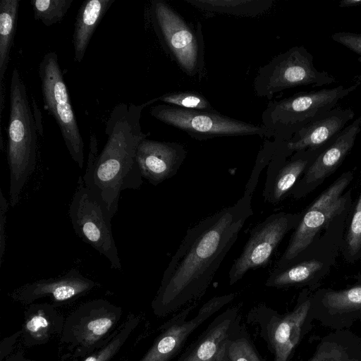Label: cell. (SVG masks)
<instances>
[{
	"instance_id": "cell-26",
	"label": "cell",
	"mask_w": 361,
	"mask_h": 361,
	"mask_svg": "<svg viewBox=\"0 0 361 361\" xmlns=\"http://www.w3.org/2000/svg\"><path fill=\"white\" fill-rule=\"evenodd\" d=\"M73 0H31L34 18L49 27L64 18Z\"/></svg>"
},
{
	"instance_id": "cell-19",
	"label": "cell",
	"mask_w": 361,
	"mask_h": 361,
	"mask_svg": "<svg viewBox=\"0 0 361 361\" xmlns=\"http://www.w3.org/2000/svg\"><path fill=\"white\" fill-rule=\"evenodd\" d=\"M312 298L304 295L294 310L278 321L272 329L271 340L275 361H287L299 343L307 322H311Z\"/></svg>"
},
{
	"instance_id": "cell-30",
	"label": "cell",
	"mask_w": 361,
	"mask_h": 361,
	"mask_svg": "<svg viewBox=\"0 0 361 361\" xmlns=\"http://www.w3.org/2000/svg\"><path fill=\"white\" fill-rule=\"evenodd\" d=\"M114 320L109 316H100L89 321L82 330V338L92 344L102 338L112 326Z\"/></svg>"
},
{
	"instance_id": "cell-21",
	"label": "cell",
	"mask_w": 361,
	"mask_h": 361,
	"mask_svg": "<svg viewBox=\"0 0 361 361\" xmlns=\"http://www.w3.org/2000/svg\"><path fill=\"white\" fill-rule=\"evenodd\" d=\"M308 361H361V337L336 329L321 339Z\"/></svg>"
},
{
	"instance_id": "cell-18",
	"label": "cell",
	"mask_w": 361,
	"mask_h": 361,
	"mask_svg": "<svg viewBox=\"0 0 361 361\" xmlns=\"http://www.w3.org/2000/svg\"><path fill=\"white\" fill-rule=\"evenodd\" d=\"M234 297L235 294L231 293L209 300L201 307L195 318L166 330L140 361H166L192 331Z\"/></svg>"
},
{
	"instance_id": "cell-4",
	"label": "cell",
	"mask_w": 361,
	"mask_h": 361,
	"mask_svg": "<svg viewBox=\"0 0 361 361\" xmlns=\"http://www.w3.org/2000/svg\"><path fill=\"white\" fill-rule=\"evenodd\" d=\"M149 16L162 47L179 68L190 78L205 74V45L202 24L188 23L163 0H152Z\"/></svg>"
},
{
	"instance_id": "cell-37",
	"label": "cell",
	"mask_w": 361,
	"mask_h": 361,
	"mask_svg": "<svg viewBox=\"0 0 361 361\" xmlns=\"http://www.w3.org/2000/svg\"><path fill=\"white\" fill-rule=\"evenodd\" d=\"M358 319L361 320V310L359 312Z\"/></svg>"
},
{
	"instance_id": "cell-13",
	"label": "cell",
	"mask_w": 361,
	"mask_h": 361,
	"mask_svg": "<svg viewBox=\"0 0 361 361\" xmlns=\"http://www.w3.org/2000/svg\"><path fill=\"white\" fill-rule=\"evenodd\" d=\"M322 149L295 152L287 159L291 154L286 149V142H282L267 165L262 192L264 201L277 204L290 194L300 176Z\"/></svg>"
},
{
	"instance_id": "cell-20",
	"label": "cell",
	"mask_w": 361,
	"mask_h": 361,
	"mask_svg": "<svg viewBox=\"0 0 361 361\" xmlns=\"http://www.w3.org/2000/svg\"><path fill=\"white\" fill-rule=\"evenodd\" d=\"M115 0H88L81 4L74 24V61L80 63L98 25Z\"/></svg>"
},
{
	"instance_id": "cell-31",
	"label": "cell",
	"mask_w": 361,
	"mask_h": 361,
	"mask_svg": "<svg viewBox=\"0 0 361 361\" xmlns=\"http://www.w3.org/2000/svg\"><path fill=\"white\" fill-rule=\"evenodd\" d=\"M228 353L231 361H260L251 345L245 339L231 342Z\"/></svg>"
},
{
	"instance_id": "cell-2",
	"label": "cell",
	"mask_w": 361,
	"mask_h": 361,
	"mask_svg": "<svg viewBox=\"0 0 361 361\" xmlns=\"http://www.w3.org/2000/svg\"><path fill=\"white\" fill-rule=\"evenodd\" d=\"M145 104L121 102L111 110L105 126L106 142L97 155L95 135L90 137V152L82 181L100 200L111 219L118 209L121 192L138 190L142 183L137 159L140 142L147 138L140 118Z\"/></svg>"
},
{
	"instance_id": "cell-1",
	"label": "cell",
	"mask_w": 361,
	"mask_h": 361,
	"mask_svg": "<svg viewBox=\"0 0 361 361\" xmlns=\"http://www.w3.org/2000/svg\"><path fill=\"white\" fill-rule=\"evenodd\" d=\"M252 214V196L243 194L188 228L164 272L157 302L169 306L204 291Z\"/></svg>"
},
{
	"instance_id": "cell-29",
	"label": "cell",
	"mask_w": 361,
	"mask_h": 361,
	"mask_svg": "<svg viewBox=\"0 0 361 361\" xmlns=\"http://www.w3.org/2000/svg\"><path fill=\"white\" fill-rule=\"evenodd\" d=\"M281 142L274 139L272 141L268 140L264 142L263 147L257 155L255 164L245 187L244 195L252 197L258 183L260 173L269 164Z\"/></svg>"
},
{
	"instance_id": "cell-35",
	"label": "cell",
	"mask_w": 361,
	"mask_h": 361,
	"mask_svg": "<svg viewBox=\"0 0 361 361\" xmlns=\"http://www.w3.org/2000/svg\"><path fill=\"white\" fill-rule=\"evenodd\" d=\"M26 326L30 333L37 334L45 330L48 327V322L43 316L35 315L27 322Z\"/></svg>"
},
{
	"instance_id": "cell-12",
	"label": "cell",
	"mask_w": 361,
	"mask_h": 361,
	"mask_svg": "<svg viewBox=\"0 0 361 361\" xmlns=\"http://www.w3.org/2000/svg\"><path fill=\"white\" fill-rule=\"evenodd\" d=\"M360 133L361 114L319 152L292 189L293 197L299 199L307 195L332 174L351 151Z\"/></svg>"
},
{
	"instance_id": "cell-32",
	"label": "cell",
	"mask_w": 361,
	"mask_h": 361,
	"mask_svg": "<svg viewBox=\"0 0 361 361\" xmlns=\"http://www.w3.org/2000/svg\"><path fill=\"white\" fill-rule=\"evenodd\" d=\"M128 329L123 330V332L114 338V340L109 343L104 348L97 353L88 357L85 361H108L114 355L123 343L129 334Z\"/></svg>"
},
{
	"instance_id": "cell-28",
	"label": "cell",
	"mask_w": 361,
	"mask_h": 361,
	"mask_svg": "<svg viewBox=\"0 0 361 361\" xmlns=\"http://www.w3.org/2000/svg\"><path fill=\"white\" fill-rule=\"evenodd\" d=\"M345 252L348 260H354L361 256V191L348 226Z\"/></svg>"
},
{
	"instance_id": "cell-16",
	"label": "cell",
	"mask_w": 361,
	"mask_h": 361,
	"mask_svg": "<svg viewBox=\"0 0 361 361\" xmlns=\"http://www.w3.org/2000/svg\"><path fill=\"white\" fill-rule=\"evenodd\" d=\"M355 117L350 108L334 107L314 118L286 142L288 152L293 153L325 147Z\"/></svg>"
},
{
	"instance_id": "cell-17",
	"label": "cell",
	"mask_w": 361,
	"mask_h": 361,
	"mask_svg": "<svg viewBox=\"0 0 361 361\" xmlns=\"http://www.w3.org/2000/svg\"><path fill=\"white\" fill-rule=\"evenodd\" d=\"M96 284L92 280L82 276L77 269L72 268L63 276L25 284L18 288L13 295L26 302L46 296L54 301L63 302L90 291Z\"/></svg>"
},
{
	"instance_id": "cell-6",
	"label": "cell",
	"mask_w": 361,
	"mask_h": 361,
	"mask_svg": "<svg viewBox=\"0 0 361 361\" xmlns=\"http://www.w3.org/2000/svg\"><path fill=\"white\" fill-rule=\"evenodd\" d=\"M334 82L333 76L314 67L313 56L301 45L275 56L260 67L254 79L253 88L257 96L271 99L276 93L289 88L321 87Z\"/></svg>"
},
{
	"instance_id": "cell-23",
	"label": "cell",
	"mask_w": 361,
	"mask_h": 361,
	"mask_svg": "<svg viewBox=\"0 0 361 361\" xmlns=\"http://www.w3.org/2000/svg\"><path fill=\"white\" fill-rule=\"evenodd\" d=\"M194 7L210 13L256 17L268 11L272 0H185Z\"/></svg>"
},
{
	"instance_id": "cell-7",
	"label": "cell",
	"mask_w": 361,
	"mask_h": 361,
	"mask_svg": "<svg viewBox=\"0 0 361 361\" xmlns=\"http://www.w3.org/2000/svg\"><path fill=\"white\" fill-rule=\"evenodd\" d=\"M152 116L197 140L219 137L258 135L270 139L274 133L264 126L244 122L217 111L185 109L164 104L150 109Z\"/></svg>"
},
{
	"instance_id": "cell-10",
	"label": "cell",
	"mask_w": 361,
	"mask_h": 361,
	"mask_svg": "<svg viewBox=\"0 0 361 361\" xmlns=\"http://www.w3.org/2000/svg\"><path fill=\"white\" fill-rule=\"evenodd\" d=\"M68 214L77 235L104 255L112 269H121V260L111 228V217L100 200L84 185L81 177L72 197Z\"/></svg>"
},
{
	"instance_id": "cell-34",
	"label": "cell",
	"mask_w": 361,
	"mask_h": 361,
	"mask_svg": "<svg viewBox=\"0 0 361 361\" xmlns=\"http://www.w3.org/2000/svg\"><path fill=\"white\" fill-rule=\"evenodd\" d=\"M8 203L4 196L2 191H0V267L1 266L4 255L6 252V213L8 211Z\"/></svg>"
},
{
	"instance_id": "cell-27",
	"label": "cell",
	"mask_w": 361,
	"mask_h": 361,
	"mask_svg": "<svg viewBox=\"0 0 361 361\" xmlns=\"http://www.w3.org/2000/svg\"><path fill=\"white\" fill-rule=\"evenodd\" d=\"M231 324L226 319L218 324L196 350L184 361H209L217 353L226 338Z\"/></svg>"
},
{
	"instance_id": "cell-33",
	"label": "cell",
	"mask_w": 361,
	"mask_h": 361,
	"mask_svg": "<svg viewBox=\"0 0 361 361\" xmlns=\"http://www.w3.org/2000/svg\"><path fill=\"white\" fill-rule=\"evenodd\" d=\"M331 39L355 52L361 58V33L338 32L332 34Z\"/></svg>"
},
{
	"instance_id": "cell-24",
	"label": "cell",
	"mask_w": 361,
	"mask_h": 361,
	"mask_svg": "<svg viewBox=\"0 0 361 361\" xmlns=\"http://www.w3.org/2000/svg\"><path fill=\"white\" fill-rule=\"evenodd\" d=\"M324 267L323 262L311 259L296 262L282 269H274L266 281V286L281 288L307 284L310 283Z\"/></svg>"
},
{
	"instance_id": "cell-9",
	"label": "cell",
	"mask_w": 361,
	"mask_h": 361,
	"mask_svg": "<svg viewBox=\"0 0 361 361\" xmlns=\"http://www.w3.org/2000/svg\"><path fill=\"white\" fill-rule=\"evenodd\" d=\"M353 178L347 171L336 179L302 213L284 252L274 269H282L298 261L319 231L348 207L350 191L341 196Z\"/></svg>"
},
{
	"instance_id": "cell-15",
	"label": "cell",
	"mask_w": 361,
	"mask_h": 361,
	"mask_svg": "<svg viewBox=\"0 0 361 361\" xmlns=\"http://www.w3.org/2000/svg\"><path fill=\"white\" fill-rule=\"evenodd\" d=\"M361 310V286L340 290H325L312 298L311 316L335 329L350 326Z\"/></svg>"
},
{
	"instance_id": "cell-22",
	"label": "cell",
	"mask_w": 361,
	"mask_h": 361,
	"mask_svg": "<svg viewBox=\"0 0 361 361\" xmlns=\"http://www.w3.org/2000/svg\"><path fill=\"white\" fill-rule=\"evenodd\" d=\"M20 0L0 1V115L4 106V77L16 35Z\"/></svg>"
},
{
	"instance_id": "cell-11",
	"label": "cell",
	"mask_w": 361,
	"mask_h": 361,
	"mask_svg": "<svg viewBox=\"0 0 361 361\" xmlns=\"http://www.w3.org/2000/svg\"><path fill=\"white\" fill-rule=\"evenodd\" d=\"M302 213L280 212L267 216L256 225L240 255L228 272L229 284L240 280L251 270L266 266L285 235L299 223Z\"/></svg>"
},
{
	"instance_id": "cell-14",
	"label": "cell",
	"mask_w": 361,
	"mask_h": 361,
	"mask_svg": "<svg viewBox=\"0 0 361 361\" xmlns=\"http://www.w3.org/2000/svg\"><path fill=\"white\" fill-rule=\"evenodd\" d=\"M186 155L180 143L145 138L137 147L136 159L142 178L157 185L177 173Z\"/></svg>"
},
{
	"instance_id": "cell-5",
	"label": "cell",
	"mask_w": 361,
	"mask_h": 361,
	"mask_svg": "<svg viewBox=\"0 0 361 361\" xmlns=\"http://www.w3.org/2000/svg\"><path fill=\"white\" fill-rule=\"evenodd\" d=\"M359 84L302 92L271 101L262 113V126L274 133V139L287 142L314 118L334 109Z\"/></svg>"
},
{
	"instance_id": "cell-3",
	"label": "cell",
	"mask_w": 361,
	"mask_h": 361,
	"mask_svg": "<svg viewBox=\"0 0 361 361\" xmlns=\"http://www.w3.org/2000/svg\"><path fill=\"white\" fill-rule=\"evenodd\" d=\"M27 88L17 68L10 85V113L6 157L10 173L9 200L18 203L27 180L35 170L37 152V127Z\"/></svg>"
},
{
	"instance_id": "cell-36",
	"label": "cell",
	"mask_w": 361,
	"mask_h": 361,
	"mask_svg": "<svg viewBox=\"0 0 361 361\" xmlns=\"http://www.w3.org/2000/svg\"><path fill=\"white\" fill-rule=\"evenodd\" d=\"M358 6H361V0H342L338 4V6L341 8H348Z\"/></svg>"
},
{
	"instance_id": "cell-25",
	"label": "cell",
	"mask_w": 361,
	"mask_h": 361,
	"mask_svg": "<svg viewBox=\"0 0 361 361\" xmlns=\"http://www.w3.org/2000/svg\"><path fill=\"white\" fill-rule=\"evenodd\" d=\"M157 102L185 109L205 111H216L205 97L192 91H178L166 93L145 104L147 106Z\"/></svg>"
},
{
	"instance_id": "cell-8",
	"label": "cell",
	"mask_w": 361,
	"mask_h": 361,
	"mask_svg": "<svg viewBox=\"0 0 361 361\" xmlns=\"http://www.w3.org/2000/svg\"><path fill=\"white\" fill-rule=\"evenodd\" d=\"M39 76L44 108L56 121L72 159L82 169L84 142L56 52L44 55L39 65Z\"/></svg>"
}]
</instances>
